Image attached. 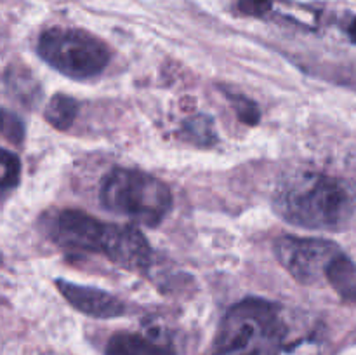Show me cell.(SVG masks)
I'll return each instance as SVG.
<instances>
[{"label": "cell", "instance_id": "1", "mask_svg": "<svg viewBox=\"0 0 356 355\" xmlns=\"http://www.w3.org/2000/svg\"><path fill=\"white\" fill-rule=\"evenodd\" d=\"M316 347V334L289 341L280 305L247 298L232 306L219 324L214 355H313Z\"/></svg>", "mask_w": 356, "mask_h": 355}, {"label": "cell", "instance_id": "2", "mask_svg": "<svg viewBox=\"0 0 356 355\" xmlns=\"http://www.w3.org/2000/svg\"><path fill=\"white\" fill-rule=\"evenodd\" d=\"M273 207L280 218L299 228L337 230L351 218L353 198L336 178L299 173L278 184Z\"/></svg>", "mask_w": 356, "mask_h": 355}, {"label": "cell", "instance_id": "3", "mask_svg": "<svg viewBox=\"0 0 356 355\" xmlns=\"http://www.w3.org/2000/svg\"><path fill=\"white\" fill-rule=\"evenodd\" d=\"M99 200L104 209L145 226H156L172 207L170 188L153 174L138 169H113L103 180Z\"/></svg>", "mask_w": 356, "mask_h": 355}, {"label": "cell", "instance_id": "4", "mask_svg": "<svg viewBox=\"0 0 356 355\" xmlns=\"http://www.w3.org/2000/svg\"><path fill=\"white\" fill-rule=\"evenodd\" d=\"M38 56L51 68L75 80L101 75L111 58L110 47L96 35L76 28H51L38 37Z\"/></svg>", "mask_w": 356, "mask_h": 355}, {"label": "cell", "instance_id": "5", "mask_svg": "<svg viewBox=\"0 0 356 355\" xmlns=\"http://www.w3.org/2000/svg\"><path fill=\"white\" fill-rule=\"evenodd\" d=\"M344 251L336 242L315 237L285 235L275 242V256L282 267L305 285L327 281L330 267Z\"/></svg>", "mask_w": 356, "mask_h": 355}, {"label": "cell", "instance_id": "6", "mask_svg": "<svg viewBox=\"0 0 356 355\" xmlns=\"http://www.w3.org/2000/svg\"><path fill=\"white\" fill-rule=\"evenodd\" d=\"M106 225L79 209L59 211L51 221V239L66 253L101 254Z\"/></svg>", "mask_w": 356, "mask_h": 355}, {"label": "cell", "instance_id": "7", "mask_svg": "<svg viewBox=\"0 0 356 355\" xmlns=\"http://www.w3.org/2000/svg\"><path fill=\"white\" fill-rule=\"evenodd\" d=\"M101 254L127 271H146L152 265V247L132 225H106Z\"/></svg>", "mask_w": 356, "mask_h": 355}, {"label": "cell", "instance_id": "8", "mask_svg": "<svg viewBox=\"0 0 356 355\" xmlns=\"http://www.w3.org/2000/svg\"><path fill=\"white\" fill-rule=\"evenodd\" d=\"M56 287L73 308L94 319H115L125 313V305L117 296L97 287L73 284L63 278L56 281Z\"/></svg>", "mask_w": 356, "mask_h": 355}, {"label": "cell", "instance_id": "9", "mask_svg": "<svg viewBox=\"0 0 356 355\" xmlns=\"http://www.w3.org/2000/svg\"><path fill=\"white\" fill-rule=\"evenodd\" d=\"M106 355H176L170 345L139 333H117L106 345Z\"/></svg>", "mask_w": 356, "mask_h": 355}, {"label": "cell", "instance_id": "10", "mask_svg": "<svg viewBox=\"0 0 356 355\" xmlns=\"http://www.w3.org/2000/svg\"><path fill=\"white\" fill-rule=\"evenodd\" d=\"M179 136L184 141L191 143L195 146H200V148H211L219 139L214 118L205 113H198L186 118L183 125H181Z\"/></svg>", "mask_w": 356, "mask_h": 355}, {"label": "cell", "instance_id": "11", "mask_svg": "<svg viewBox=\"0 0 356 355\" xmlns=\"http://www.w3.org/2000/svg\"><path fill=\"white\" fill-rule=\"evenodd\" d=\"M79 101L75 97L59 93L49 100L44 111V117L54 129L66 131L75 122L76 115H79Z\"/></svg>", "mask_w": 356, "mask_h": 355}, {"label": "cell", "instance_id": "12", "mask_svg": "<svg viewBox=\"0 0 356 355\" xmlns=\"http://www.w3.org/2000/svg\"><path fill=\"white\" fill-rule=\"evenodd\" d=\"M327 282L344 299H355L356 301V265L344 253L330 267Z\"/></svg>", "mask_w": 356, "mask_h": 355}, {"label": "cell", "instance_id": "13", "mask_svg": "<svg viewBox=\"0 0 356 355\" xmlns=\"http://www.w3.org/2000/svg\"><path fill=\"white\" fill-rule=\"evenodd\" d=\"M6 84L13 96L23 104H33L40 96V89H38L33 75L23 66H10L7 70Z\"/></svg>", "mask_w": 356, "mask_h": 355}, {"label": "cell", "instance_id": "14", "mask_svg": "<svg viewBox=\"0 0 356 355\" xmlns=\"http://www.w3.org/2000/svg\"><path fill=\"white\" fill-rule=\"evenodd\" d=\"M21 162L16 153L0 148V195L9 194L19 184Z\"/></svg>", "mask_w": 356, "mask_h": 355}, {"label": "cell", "instance_id": "15", "mask_svg": "<svg viewBox=\"0 0 356 355\" xmlns=\"http://www.w3.org/2000/svg\"><path fill=\"white\" fill-rule=\"evenodd\" d=\"M0 136L13 145H21L24 139V124L19 115L0 108Z\"/></svg>", "mask_w": 356, "mask_h": 355}, {"label": "cell", "instance_id": "16", "mask_svg": "<svg viewBox=\"0 0 356 355\" xmlns=\"http://www.w3.org/2000/svg\"><path fill=\"white\" fill-rule=\"evenodd\" d=\"M226 97H228L229 103H232L236 117H238L243 124L256 125L257 122L261 120V110L252 100L242 96V94H233V93H226Z\"/></svg>", "mask_w": 356, "mask_h": 355}, {"label": "cell", "instance_id": "17", "mask_svg": "<svg viewBox=\"0 0 356 355\" xmlns=\"http://www.w3.org/2000/svg\"><path fill=\"white\" fill-rule=\"evenodd\" d=\"M273 7V0H238V9L247 16L261 17L268 14Z\"/></svg>", "mask_w": 356, "mask_h": 355}, {"label": "cell", "instance_id": "18", "mask_svg": "<svg viewBox=\"0 0 356 355\" xmlns=\"http://www.w3.org/2000/svg\"><path fill=\"white\" fill-rule=\"evenodd\" d=\"M348 35H350L351 40L356 42V17L353 21H351L350 24H348Z\"/></svg>", "mask_w": 356, "mask_h": 355}, {"label": "cell", "instance_id": "19", "mask_svg": "<svg viewBox=\"0 0 356 355\" xmlns=\"http://www.w3.org/2000/svg\"><path fill=\"white\" fill-rule=\"evenodd\" d=\"M0 261H2V256H0Z\"/></svg>", "mask_w": 356, "mask_h": 355}]
</instances>
